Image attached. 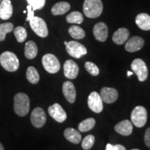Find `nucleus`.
I'll return each mask as SVG.
<instances>
[{
    "mask_svg": "<svg viewBox=\"0 0 150 150\" xmlns=\"http://www.w3.org/2000/svg\"><path fill=\"white\" fill-rule=\"evenodd\" d=\"M30 109L29 97L23 93L16 94L14 97V110L19 116L27 115Z\"/></svg>",
    "mask_w": 150,
    "mask_h": 150,
    "instance_id": "nucleus-1",
    "label": "nucleus"
},
{
    "mask_svg": "<svg viewBox=\"0 0 150 150\" xmlns=\"http://www.w3.org/2000/svg\"><path fill=\"white\" fill-rule=\"evenodd\" d=\"M83 11L87 18H98L103 11L102 0H85L83 2Z\"/></svg>",
    "mask_w": 150,
    "mask_h": 150,
    "instance_id": "nucleus-2",
    "label": "nucleus"
},
{
    "mask_svg": "<svg viewBox=\"0 0 150 150\" xmlns=\"http://www.w3.org/2000/svg\"><path fill=\"white\" fill-rule=\"evenodd\" d=\"M0 64L8 72H16L20 66V62L14 53L11 52H4L0 56Z\"/></svg>",
    "mask_w": 150,
    "mask_h": 150,
    "instance_id": "nucleus-3",
    "label": "nucleus"
},
{
    "mask_svg": "<svg viewBox=\"0 0 150 150\" xmlns=\"http://www.w3.org/2000/svg\"><path fill=\"white\" fill-rule=\"evenodd\" d=\"M131 122L138 128L145 126L147 120V112L146 108L141 106L135 107L131 112Z\"/></svg>",
    "mask_w": 150,
    "mask_h": 150,
    "instance_id": "nucleus-4",
    "label": "nucleus"
},
{
    "mask_svg": "<svg viewBox=\"0 0 150 150\" xmlns=\"http://www.w3.org/2000/svg\"><path fill=\"white\" fill-rule=\"evenodd\" d=\"M42 63L44 68L50 74H55L61 68V63L55 55L52 54H47L43 56Z\"/></svg>",
    "mask_w": 150,
    "mask_h": 150,
    "instance_id": "nucleus-5",
    "label": "nucleus"
},
{
    "mask_svg": "<svg viewBox=\"0 0 150 150\" xmlns=\"http://www.w3.org/2000/svg\"><path fill=\"white\" fill-rule=\"evenodd\" d=\"M31 29L35 33L41 38H45L48 35L49 31L45 21L39 17L34 16L29 20Z\"/></svg>",
    "mask_w": 150,
    "mask_h": 150,
    "instance_id": "nucleus-6",
    "label": "nucleus"
},
{
    "mask_svg": "<svg viewBox=\"0 0 150 150\" xmlns=\"http://www.w3.org/2000/svg\"><path fill=\"white\" fill-rule=\"evenodd\" d=\"M133 72L137 75L140 81H145L148 76V69L143 60L136 59L132 61L131 65Z\"/></svg>",
    "mask_w": 150,
    "mask_h": 150,
    "instance_id": "nucleus-7",
    "label": "nucleus"
},
{
    "mask_svg": "<svg viewBox=\"0 0 150 150\" xmlns=\"http://www.w3.org/2000/svg\"><path fill=\"white\" fill-rule=\"evenodd\" d=\"M65 46L67 54L75 59H80L87 54V49L86 47L76 41L72 40L67 42Z\"/></svg>",
    "mask_w": 150,
    "mask_h": 150,
    "instance_id": "nucleus-8",
    "label": "nucleus"
},
{
    "mask_svg": "<svg viewBox=\"0 0 150 150\" xmlns=\"http://www.w3.org/2000/svg\"><path fill=\"white\" fill-rule=\"evenodd\" d=\"M88 104L90 109L96 113H99L103 110V101L100 95L97 92L93 91L90 94Z\"/></svg>",
    "mask_w": 150,
    "mask_h": 150,
    "instance_id": "nucleus-9",
    "label": "nucleus"
},
{
    "mask_svg": "<svg viewBox=\"0 0 150 150\" xmlns=\"http://www.w3.org/2000/svg\"><path fill=\"white\" fill-rule=\"evenodd\" d=\"M47 117L44 110L42 108L38 107L31 112V121L35 128H41L46 122Z\"/></svg>",
    "mask_w": 150,
    "mask_h": 150,
    "instance_id": "nucleus-10",
    "label": "nucleus"
},
{
    "mask_svg": "<svg viewBox=\"0 0 150 150\" xmlns=\"http://www.w3.org/2000/svg\"><path fill=\"white\" fill-rule=\"evenodd\" d=\"M48 112L50 116L58 122H63L67 119V113L63 107L58 103H55L48 108Z\"/></svg>",
    "mask_w": 150,
    "mask_h": 150,
    "instance_id": "nucleus-11",
    "label": "nucleus"
},
{
    "mask_svg": "<svg viewBox=\"0 0 150 150\" xmlns=\"http://www.w3.org/2000/svg\"><path fill=\"white\" fill-rule=\"evenodd\" d=\"M145 41L143 38L139 36H133L127 40L125 44V50L129 52L139 51L143 47Z\"/></svg>",
    "mask_w": 150,
    "mask_h": 150,
    "instance_id": "nucleus-12",
    "label": "nucleus"
},
{
    "mask_svg": "<svg viewBox=\"0 0 150 150\" xmlns=\"http://www.w3.org/2000/svg\"><path fill=\"white\" fill-rule=\"evenodd\" d=\"M93 35L99 42H105L108 38V27L104 22H98L93 27Z\"/></svg>",
    "mask_w": 150,
    "mask_h": 150,
    "instance_id": "nucleus-13",
    "label": "nucleus"
},
{
    "mask_svg": "<svg viewBox=\"0 0 150 150\" xmlns=\"http://www.w3.org/2000/svg\"><path fill=\"white\" fill-rule=\"evenodd\" d=\"M63 71H64V75L67 79H74L79 74L78 65L72 60H67L65 62L63 65Z\"/></svg>",
    "mask_w": 150,
    "mask_h": 150,
    "instance_id": "nucleus-14",
    "label": "nucleus"
},
{
    "mask_svg": "<svg viewBox=\"0 0 150 150\" xmlns=\"http://www.w3.org/2000/svg\"><path fill=\"white\" fill-rule=\"evenodd\" d=\"M100 96L104 102L106 104H112L117 100L118 93L115 88L104 87L100 91Z\"/></svg>",
    "mask_w": 150,
    "mask_h": 150,
    "instance_id": "nucleus-15",
    "label": "nucleus"
},
{
    "mask_svg": "<svg viewBox=\"0 0 150 150\" xmlns=\"http://www.w3.org/2000/svg\"><path fill=\"white\" fill-rule=\"evenodd\" d=\"M63 93L64 95L65 99H67V101L68 102L74 103L75 102V99H76V89L75 87L72 82L70 81H65L64 83L63 84Z\"/></svg>",
    "mask_w": 150,
    "mask_h": 150,
    "instance_id": "nucleus-16",
    "label": "nucleus"
},
{
    "mask_svg": "<svg viewBox=\"0 0 150 150\" xmlns=\"http://www.w3.org/2000/svg\"><path fill=\"white\" fill-rule=\"evenodd\" d=\"M129 31L127 28H120L115 31L112 36V40L116 45H121L129 39Z\"/></svg>",
    "mask_w": 150,
    "mask_h": 150,
    "instance_id": "nucleus-17",
    "label": "nucleus"
},
{
    "mask_svg": "<svg viewBox=\"0 0 150 150\" xmlns=\"http://www.w3.org/2000/svg\"><path fill=\"white\" fill-rule=\"evenodd\" d=\"M115 130L116 132L122 136H129L133 131L132 122L128 120H125L120 122L115 126Z\"/></svg>",
    "mask_w": 150,
    "mask_h": 150,
    "instance_id": "nucleus-18",
    "label": "nucleus"
},
{
    "mask_svg": "<svg viewBox=\"0 0 150 150\" xmlns=\"http://www.w3.org/2000/svg\"><path fill=\"white\" fill-rule=\"evenodd\" d=\"M13 15V6L11 0H2L0 3V18L8 20Z\"/></svg>",
    "mask_w": 150,
    "mask_h": 150,
    "instance_id": "nucleus-19",
    "label": "nucleus"
},
{
    "mask_svg": "<svg viewBox=\"0 0 150 150\" xmlns=\"http://www.w3.org/2000/svg\"><path fill=\"white\" fill-rule=\"evenodd\" d=\"M136 23L140 29L143 31H149L150 16L145 13L138 14L136 18Z\"/></svg>",
    "mask_w": 150,
    "mask_h": 150,
    "instance_id": "nucleus-20",
    "label": "nucleus"
},
{
    "mask_svg": "<svg viewBox=\"0 0 150 150\" xmlns=\"http://www.w3.org/2000/svg\"><path fill=\"white\" fill-rule=\"evenodd\" d=\"M64 136L69 141L74 144H79L81 140V135L76 129L67 128L64 131Z\"/></svg>",
    "mask_w": 150,
    "mask_h": 150,
    "instance_id": "nucleus-21",
    "label": "nucleus"
},
{
    "mask_svg": "<svg viewBox=\"0 0 150 150\" xmlns=\"http://www.w3.org/2000/svg\"><path fill=\"white\" fill-rule=\"evenodd\" d=\"M70 9V4L67 1H60L55 4L52 8V13L54 16H61Z\"/></svg>",
    "mask_w": 150,
    "mask_h": 150,
    "instance_id": "nucleus-22",
    "label": "nucleus"
},
{
    "mask_svg": "<svg viewBox=\"0 0 150 150\" xmlns=\"http://www.w3.org/2000/svg\"><path fill=\"white\" fill-rule=\"evenodd\" d=\"M38 49L36 44L32 40L28 41L24 47V55L28 59H33L36 57Z\"/></svg>",
    "mask_w": 150,
    "mask_h": 150,
    "instance_id": "nucleus-23",
    "label": "nucleus"
},
{
    "mask_svg": "<svg viewBox=\"0 0 150 150\" xmlns=\"http://www.w3.org/2000/svg\"><path fill=\"white\" fill-rule=\"evenodd\" d=\"M68 33L71 37L76 40L83 39L86 36V33L84 30L76 25L71 26L68 29Z\"/></svg>",
    "mask_w": 150,
    "mask_h": 150,
    "instance_id": "nucleus-24",
    "label": "nucleus"
},
{
    "mask_svg": "<svg viewBox=\"0 0 150 150\" xmlns=\"http://www.w3.org/2000/svg\"><path fill=\"white\" fill-rule=\"evenodd\" d=\"M27 79L31 83L36 84L40 81V75L34 67L30 66L27 70Z\"/></svg>",
    "mask_w": 150,
    "mask_h": 150,
    "instance_id": "nucleus-25",
    "label": "nucleus"
},
{
    "mask_svg": "<svg viewBox=\"0 0 150 150\" xmlns=\"http://www.w3.org/2000/svg\"><path fill=\"white\" fill-rule=\"evenodd\" d=\"M66 21L71 24H81L83 22V16L79 11H73L66 17Z\"/></svg>",
    "mask_w": 150,
    "mask_h": 150,
    "instance_id": "nucleus-26",
    "label": "nucleus"
},
{
    "mask_svg": "<svg viewBox=\"0 0 150 150\" xmlns=\"http://www.w3.org/2000/svg\"><path fill=\"white\" fill-rule=\"evenodd\" d=\"M95 120L94 118L89 117L87 119L84 120L81 122L79 125V129L81 132H86L91 130L92 129L95 127Z\"/></svg>",
    "mask_w": 150,
    "mask_h": 150,
    "instance_id": "nucleus-27",
    "label": "nucleus"
},
{
    "mask_svg": "<svg viewBox=\"0 0 150 150\" xmlns=\"http://www.w3.org/2000/svg\"><path fill=\"white\" fill-rule=\"evenodd\" d=\"M13 24L10 22L0 24V41L4 40L7 33L11 32L13 30Z\"/></svg>",
    "mask_w": 150,
    "mask_h": 150,
    "instance_id": "nucleus-28",
    "label": "nucleus"
},
{
    "mask_svg": "<svg viewBox=\"0 0 150 150\" xmlns=\"http://www.w3.org/2000/svg\"><path fill=\"white\" fill-rule=\"evenodd\" d=\"M14 35L19 42H23L27 38V30L22 27H17L14 29Z\"/></svg>",
    "mask_w": 150,
    "mask_h": 150,
    "instance_id": "nucleus-29",
    "label": "nucleus"
},
{
    "mask_svg": "<svg viewBox=\"0 0 150 150\" xmlns=\"http://www.w3.org/2000/svg\"><path fill=\"white\" fill-rule=\"evenodd\" d=\"M95 136L93 135H88V136H86L83 141H82V148L85 150H88L91 148L93 147V146L95 143Z\"/></svg>",
    "mask_w": 150,
    "mask_h": 150,
    "instance_id": "nucleus-30",
    "label": "nucleus"
},
{
    "mask_svg": "<svg viewBox=\"0 0 150 150\" xmlns=\"http://www.w3.org/2000/svg\"><path fill=\"white\" fill-rule=\"evenodd\" d=\"M84 66H85V68L87 70V72H89L93 76H97L99 74V70L98 67L95 63H93V62H86Z\"/></svg>",
    "mask_w": 150,
    "mask_h": 150,
    "instance_id": "nucleus-31",
    "label": "nucleus"
},
{
    "mask_svg": "<svg viewBox=\"0 0 150 150\" xmlns=\"http://www.w3.org/2000/svg\"><path fill=\"white\" fill-rule=\"evenodd\" d=\"M29 5L32 7L33 11L40 10L44 7L46 0H27Z\"/></svg>",
    "mask_w": 150,
    "mask_h": 150,
    "instance_id": "nucleus-32",
    "label": "nucleus"
},
{
    "mask_svg": "<svg viewBox=\"0 0 150 150\" xmlns=\"http://www.w3.org/2000/svg\"><path fill=\"white\" fill-rule=\"evenodd\" d=\"M144 140H145V145H147L148 147L150 148V127H149L145 131Z\"/></svg>",
    "mask_w": 150,
    "mask_h": 150,
    "instance_id": "nucleus-33",
    "label": "nucleus"
},
{
    "mask_svg": "<svg viewBox=\"0 0 150 150\" xmlns=\"http://www.w3.org/2000/svg\"><path fill=\"white\" fill-rule=\"evenodd\" d=\"M28 14H27V18L26 19V21H29L31 18H33L34 17V11H33L32 7L30 5H28L27 7Z\"/></svg>",
    "mask_w": 150,
    "mask_h": 150,
    "instance_id": "nucleus-34",
    "label": "nucleus"
},
{
    "mask_svg": "<svg viewBox=\"0 0 150 150\" xmlns=\"http://www.w3.org/2000/svg\"><path fill=\"white\" fill-rule=\"evenodd\" d=\"M112 150H126V148L124 147L123 145L117 144V145L113 146V149H112Z\"/></svg>",
    "mask_w": 150,
    "mask_h": 150,
    "instance_id": "nucleus-35",
    "label": "nucleus"
},
{
    "mask_svg": "<svg viewBox=\"0 0 150 150\" xmlns=\"http://www.w3.org/2000/svg\"><path fill=\"white\" fill-rule=\"evenodd\" d=\"M113 146H114V145H111V144L108 143L107 145H106V150H112V149H113Z\"/></svg>",
    "mask_w": 150,
    "mask_h": 150,
    "instance_id": "nucleus-36",
    "label": "nucleus"
},
{
    "mask_svg": "<svg viewBox=\"0 0 150 150\" xmlns=\"http://www.w3.org/2000/svg\"><path fill=\"white\" fill-rule=\"evenodd\" d=\"M132 74H133L132 72H130V71H128V72H127V76H130Z\"/></svg>",
    "mask_w": 150,
    "mask_h": 150,
    "instance_id": "nucleus-37",
    "label": "nucleus"
},
{
    "mask_svg": "<svg viewBox=\"0 0 150 150\" xmlns=\"http://www.w3.org/2000/svg\"><path fill=\"white\" fill-rule=\"evenodd\" d=\"M0 150H4V146L1 143H0Z\"/></svg>",
    "mask_w": 150,
    "mask_h": 150,
    "instance_id": "nucleus-38",
    "label": "nucleus"
},
{
    "mask_svg": "<svg viewBox=\"0 0 150 150\" xmlns=\"http://www.w3.org/2000/svg\"><path fill=\"white\" fill-rule=\"evenodd\" d=\"M67 41H65V42H64V44H65V45H67Z\"/></svg>",
    "mask_w": 150,
    "mask_h": 150,
    "instance_id": "nucleus-39",
    "label": "nucleus"
},
{
    "mask_svg": "<svg viewBox=\"0 0 150 150\" xmlns=\"http://www.w3.org/2000/svg\"><path fill=\"white\" fill-rule=\"evenodd\" d=\"M23 13H27V11H23Z\"/></svg>",
    "mask_w": 150,
    "mask_h": 150,
    "instance_id": "nucleus-40",
    "label": "nucleus"
},
{
    "mask_svg": "<svg viewBox=\"0 0 150 150\" xmlns=\"http://www.w3.org/2000/svg\"><path fill=\"white\" fill-rule=\"evenodd\" d=\"M131 150H139V149H131Z\"/></svg>",
    "mask_w": 150,
    "mask_h": 150,
    "instance_id": "nucleus-41",
    "label": "nucleus"
},
{
    "mask_svg": "<svg viewBox=\"0 0 150 150\" xmlns=\"http://www.w3.org/2000/svg\"><path fill=\"white\" fill-rule=\"evenodd\" d=\"M0 1H1V0H0Z\"/></svg>",
    "mask_w": 150,
    "mask_h": 150,
    "instance_id": "nucleus-42",
    "label": "nucleus"
}]
</instances>
